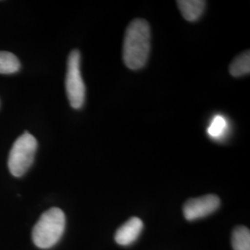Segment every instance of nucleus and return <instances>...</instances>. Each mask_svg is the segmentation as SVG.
Masks as SVG:
<instances>
[{"label":"nucleus","mask_w":250,"mask_h":250,"mask_svg":"<svg viewBox=\"0 0 250 250\" xmlns=\"http://www.w3.org/2000/svg\"><path fill=\"white\" fill-rule=\"evenodd\" d=\"M150 27L143 19L131 21L125 32L123 58L127 68L142 69L147 62L150 51Z\"/></svg>","instance_id":"f257e3e1"},{"label":"nucleus","mask_w":250,"mask_h":250,"mask_svg":"<svg viewBox=\"0 0 250 250\" xmlns=\"http://www.w3.org/2000/svg\"><path fill=\"white\" fill-rule=\"evenodd\" d=\"M66 218L59 208H51L41 215L33 230V241L37 248L48 250L61 240L65 230Z\"/></svg>","instance_id":"f03ea898"},{"label":"nucleus","mask_w":250,"mask_h":250,"mask_svg":"<svg viewBox=\"0 0 250 250\" xmlns=\"http://www.w3.org/2000/svg\"><path fill=\"white\" fill-rule=\"evenodd\" d=\"M37 141L33 134L25 132L19 136L9 152L8 167L15 177H21L35 161Z\"/></svg>","instance_id":"7ed1b4c3"},{"label":"nucleus","mask_w":250,"mask_h":250,"mask_svg":"<svg viewBox=\"0 0 250 250\" xmlns=\"http://www.w3.org/2000/svg\"><path fill=\"white\" fill-rule=\"evenodd\" d=\"M80 64V52L77 49H74L68 58L66 92L71 106L75 109L83 107L85 99V86L81 74Z\"/></svg>","instance_id":"20e7f679"},{"label":"nucleus","mask_w":250,"mask_h":250,"mask_svg":"<svg viewBox=\"0 0 250 250\" xmlns=\"http://www.w3.org/2000/svg\"><path fill=\"white\" fill-rule=\"evenodd\" d=\"M221 205L220 198L215 195L191 198L184 205V215L188 221H196L216 211Z\"/></svg>","instance_id":"39448f33"},{"label":"nucleus","mask_w":250,"mask_h":250,"mask_svg":"<svg viewBox=\"0 0 250 250\" xmlns=\"http://www.w3.org/2000/svg\"><path fill=\"white\" fill-rule=\"evenodd\" d=\"M143 222L137 218L133 217L123 224L115 233V241L121 246H130L137 240L143 230Z\"/></svg>","instance_id":"423d86ee"},{"label":"nucleus","mask_w":250,"mask_h":250,"mask_svg":"<svg viewBox=\"0 0 250 250\" xmlns=\"http://www.w3.org/2000/svg\"><path fill=\"white\" fill-rule=\"evenodd\" d=\"M179 9L188 21H196L201 17L206 8V1L202 0H180L177 1Z\"/></svg>","instance_id":"0eeeda50"},{"label":"nucleus","mask_w":250,"mask_h":250,"mask_svg":"<svg viewBox=\"0 0 250 250\" xmlns=\"http://www.w3.org/2000/svg\"><path fill=\"white\" fill-rule=\"evenodd\" d=\"M229 72L233 77H240L250 72V50L237 56L229 67Z\"/></svg>","instance_id":"6e6552de"},{"label":"nucleus","mask_w":250,"mask_h":250,"mask_svg":"<svg viewBox=\"0 0 250 250\" xmlns=\"http://www.w3.org/2000/svg\"><path fill=\"white\" fill-rule=\"evenodd\" d=\"M21 62L14 54L8 51H0V73L11 74L18 72Z\"/></svg>","instance_id":"1a4fd4ad"},{"label":"nucleus","mask_w":250,"mask_h":250,"mask_svg":"<svg viewBox=\"0 0 250 250\" xmlns=\"http://www.w3.org/2000/svg\"><path fill=\"white\" fill-rule=\"evenodd\" d=\"M233 250H250V232L245 226H238L232 232Z\"/></svg>","instance_id":"9d476101"},{"label":"nucleus","mask_w":250,"mask_h":250,"mask_svg":"<svg viewBox=\"0 0 250 250\" xmlns=\"http://www.w3.org/2000/svg\"><path fill=\"white\" fill-rule=\"evenodd\" d=\"M226 127V121L223 116H216L213 121L211 122V125L208 129V134L213 137L217 138L219 136H221Z\"/></svg>","instance_id":"9b49d317"}]
</instances>
